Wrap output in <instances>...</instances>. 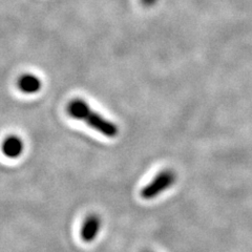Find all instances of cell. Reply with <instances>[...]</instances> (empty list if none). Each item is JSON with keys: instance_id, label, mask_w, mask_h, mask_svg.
<instances>
[{"instance_id": "obj_6", "label": "cell", "mask_w": 252, "mask_h": 252, "mask_svg": "<svg viewBox=\"0 0 252 252\" xmlns=\"http://www.w3.org/2000/svg\"><path fill=\"white\" fill-rule=\"evenodd\" d=\"M141 4L145 7H151L154 6L157 2V0H140Z\"/></svg>"}, {"instance_id": "obj_2", "label": "cell", "mask_w": 252, "mask_h": 252, "mask_svg": "<svg viewBox=\"0 0 252 252\" xmlns=\"http://www.w3.org/2000/svg\"><path fill=\"white\" fill-rule=\"evenodd\" d=\"M176 181L175 172L170 169L163 170L158 173L155 179L149 182L143 189L141 190V196L145 200H152L160 195L163 191L167 190L172 186Z\"/></svg>"}, {"instance_id": "obj_3", "label": "cell", "mask_w": 252, "mask_h": 252, "mask_svg": "<svg viewBox=\"0 0 252 252\" xmlns=\"http://www.w3.org/2000/svg\"><path fill=\"white\" fill-rule=\"evenodd\" d=\"M101 219L97 215L89 216L84 220L81 228V239L85 243H91L96 240L101 229Z\"/></svg>"}, {"instance_id": "obj_5", "label": "cell", "mask_w": 252, "mask_h": 252, "mask_svg": "<svg viewBox=\"0 0 252 252\" xmlns=\"http://www.w3.org/2000/svg\"><path fill=\"white\" fill-rule=\"evenodd\" d=\"M18 88L25 94H35L41 89V81L35 75L26 74L19 78Z\"/></svg>"}, {"instance_id": "obj_1", "label": "cell", "mask_w": 252, "mask_h": 252, "mask_svg": "<svg viewBox=\"0 0 252 252\" xmlns=\"http://www.w3.org/2000/svg\"><path fill=\"white\" fill-rule=\"evenodd\" d=\"M67 114L74 119L85 122L92 128L105 137L115 138L119 133V128L114 122L105 119L103 116L94 112L82 99H74L70 101L67 105Z\"/></svg>"}, {"instance_id": "obj_4", "label": "cell", "mask_w": 252, "mask_h": 252, "mask_svg": "<svg viewBox=\"0 0 252 252\" xmlns=\"http://www.w3.org/2000/svg\"><path fill=\"white\" fill-rule=\"evenodd\" d=\"M23 145L22 140L17 136H11L7 137L2 144V153L7 158H11V159H15V158H18L23 153Z\"/></svg>"}]
</instances>
